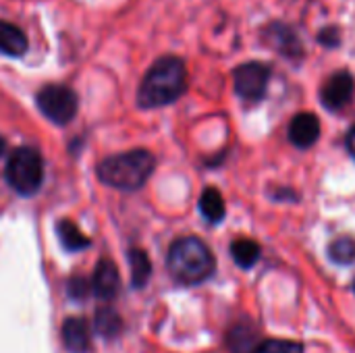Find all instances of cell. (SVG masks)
<instances>
[{
	"label": "cell",
	"mask_w": 355,
	"mask_h": 353,
	"mask_svg": "<svg viewBox=\"0 0 355 353\" xmlns=\"http://www.w3.org/2000/svg\"><path fill=\"white\" fill-rule=\"evenodd\" d=\"M187 89V69L179 56L158 58L141 79L137 102L141 108H158L173 104Z\"/></svg>",
	"instance_id": "obj_1"
},
{
	"label": "cell",
	"mask_w": 355,
	"mask_h": 353,
	"mask_svg": "<svg viewBox=\"0 0 355 353\" xmlns=\"http://www.w3.org/2000/svg\"><path fill=\"white\" fill-rule=\"evenodd\" d=\"M156 166V158L148 150H129L98 164V179L121 191H135L146 185Z\"/></svg>",
	"instance_id": "obj_2"
},
{
	"label": "cell",
	"mask_w": 355,
	"mask_h": 353,
	"mask_svg": "<svg viewBox=\"0 0 355 353\" xmlns=\"http://www.w3.org/2000/svg\"><path fill=\"white\" fill-rule=\"evenodd\" d=\"M166 266L175 281L183 285H200L214 275L216 260L202 239L181 237L171 246Z\"/></svg>",
	"instance_id": "obj_3"
},
{
	"label": "cell",
	"mask_w": 355,
	"mask_h": 353,
	"mask_svg": "<svg viewBox=\"0 0 355 353\" xmlns=\"http://www.w3.org/2000/svg\"><path fill=\"white\" fill-rule=\"evenodd\" d=\"M8 185L21 196H33L44 181V160L33 148H17L4 169Z\"/></svg>",
	"instance_id": "obj_4"
},
{
	"label": "cell",
	"mask_w": 355,
	"mask_h": 353,
	"mask_svg": "<svg viewBox=\"0 0 355 353\" xmlns=\"http://www.w3.org/2000/svg\"><path fill=\"white\" fill-rule=\"evenodd\" d=\"M37 106L52 123L67 125L77 114L79 98L69 85H46L37 92Z\"/></svg>",
	"instance_id": "obj_5"
},
{
	"label": "cell",
	"mask_w": 355,
	"mask_h": 353,
	"mask_svg": "<svg viewBox=\"0 0 355 353\" xmlns=\"http://www.w3.org/2000/svg\"><path fill=\"white\" fill-rule=\"evenodd\" d=\"M270 81V69L262 62H243L233 73L237 96L248 102H260L266 96Z\"/></svg>",
	"instance_id": "obj_6"
},
{
	"label": "cell",
	"mask_w": 355,
	"mask_h": 353,
	"mask_svg": "<svg viewBox=\"0 0 355 353\" xmlns=\"http://www.w3.org/2000/svg\"><path fill=\"white\" fill-rule=\"evenodd\" d=\"M355 81L352 73L347 71H339L333 77L327 79V83L320 89V100L329 110H341L345 108L352 98H354Z\"/></svg>",
	"instance_id": "obj_7"
},
{
	"label": "cell",
	"mask_w": 355,
	"mask_h": 353,
	"mask_svg": "<svg viewBox=\"0 0 355 353\" xmlns=\"http://www.w3.org/2000/svg\"><path fill=\"white\" fill-rule=\"evenodd\" d=\"M320 137V121L312 112H300L291 119L289 125V139L295 148L308 150Z\"/></svg>",
	"instance_id": "obj_8"
},
{
	"label": "cell",
	"mask_w": 355,
	"mask_h": 353,
	"mask_svg": "<svg viewBox=\"0 0 355 353\" xmlns=\"http://www.w3.org/2000/svg\"><path fill=\"white\" fill-rule=\"evenodd\" d=\"M119 287H121V279L116 266L110 260H100L92 277V293L104 302H110L116 298Z\"/></svg>",
	"instance_id": "obj_9"
},
{
	"label": "cell",
	"mask_w": 355,
	"mask_h": 353,
	"mask_svg": "<svg viewBox=\"0 0 355 353\" xmlns=\"http://www.w3.org/2000/svg\"><path fill=\"white\" fill-rule=\"evenodd\" d=\"M62 343L71 353H87L92 335L83 318H67L62 325Z\"/></svg>",
	"instance_id": "obj_10"
},
{
	"label": "cell",
	"mask_w": 355,
	"mask_h": 353,
	"mask_svg": "<svg viewBox=\"0 0 355 353\" xmlns=\"http://www.w3.org/2000/svg\"><path fill=\"white\" fill-rule=\"evenodd\" d=\"M266 40L277 50H281V54H285V56H300L302 54V44H300L297 35L287 25L272 23L266 31Z\"/></svg>",
	"instance_id": "obj_11"
},
{
	"label": "cell",
	"mask_w": 355,
	"mask_h": 353,
	"mask_svg": "<svg viewBox=\"0 0 355 353\" xmlns=\"http://www.w3.org/2000/svg\"><path fill=\"white\" fill-rule=\"evenodd\" d=\"M27 50V37L25 33L6 21H0V54L6 56H23Z\"/></svg>",
	"instance_id": "obj_12"
},
{
	"label": "cell",
	"mask_w": 355,
	"mask_h": 353,
	"mask_svg": "<svg viewBox=\"0 0 355 353\" xmlns=\"http://www.w3.org/2000/svg\"><path fill=\"white\" fill-rule=\"evenodd\" d=\"M200 212L210 225H218L225 218L227 208H225V200L218 189H214V187L204 189V193L200 196Z\"/></svg>",
	"instance_id": "obj_13"
},
{
	"label": "cell",
	"mask_w": 355,
	"mask_h": 353,
	"mask_svg": "<svg viewBox=\"0 0 355 353\" xmlns=\"http://www.w3.org/2000/svg\"><path fill=\"white\" fill-rule=\"evenodd\" d=\"M231 256L237 266L241 268H252L260 260V246L254 239H235L231 243Z\"/></svg>",
	"instance_id": "obj_14"
},
{
	"label": "cell",
	"mask_w": 355,
	"mask_h": 353,
	"mask_svg": "<svg viewBox=\"0 0 355 353\" xmlns=\"http://www.w3.org/2000/svg\"><path fill=\"white\" fill-rule=\"evenodd\" d=\"M56 233H58L62 248L69 252H79V250L89 246V239L79 231V227L73 221H60L56 225Z\"/></svg>",
	"instance_id": "obj_15"
},
{
	"label": "cell",
	"mask_w": 355,
	"mask_h": 353,
	"mask_svg": "<svg viewBox=\"0 0 355 353\" xmlns=\"http://www.w3.org/2000/svg\"><path fill=\"white\" fill-rule=\"evenodd\" d=\"M129 264H131V285L141 289L152 275V264H150L148 254L144 250H131Z\"/></svg>",
	"instance_id": "obj_16"
},
{
	"label": "cell",
	"mask_w": 355,
	"mask_h": 353,
	"mask_svg": "<svg viewBox=\"0 0 355 353\" xmlns=\"http://www.w3.org/2000/svg\"><path fill=\"white\" fill-rule=\"evenodd\" d=\"M94 322H96V331H98L102 337H106V339H112V337H116V335L123 331V320H121V316L116 314V310H112V308H102V310H98Z\"/></svg>",
	"instance_id": "obj_17"
},
{
	"label": "cell",
	"mask_w": 355,
	"mask_h": 353,
	"mask_svg": "<svg viewBox=\"0 0 355 353\" xmlns=\"http://www.w3.org/2000/svg\"><path fill=\"white\" fill-rule=\"evenodd\" d=\"M329 258L335 264H354L355 262V239L354 237H339L329 246Z\"/></svg>",
	"instance_id": "obj_18"
},
{
	"label": "cell",
	"mask_w": 355,
	"mask_h": 353,
	"mask_svg": "<svg viewBox=\"0 0 355 353\" xmlns=\"http://www.w3.org/2000/svg\"><path fill=\"white\" fill-rule=\"evenodd\" d=\"M252 353H304V345L291 339H268L258 343Z\"/></svg>",
	"instance_id": "obj_19"
},
{
	"label": "cell",
	"mask_w": 355,
	"mask_h": 353,
	"mask_svg": "<svg viewBox=\"0 0 355 353\" xmlns=\"http://www.w3.org/2000/svg\"><path fill=\"white\" fill-rule=\"evenodd\" d=\"M69 293H71V298H75V300H81V298H85L89 291H92V281H83L81 277H73L71 281H69Z\"/></svg>",
	"instance_id": "obj_20"
},
{
	"label": "cell",
	"mask_w": 355,
	"mask_h": 353,
	"mask_svg": "<svg viewBox=\"0 0 355 353\" xmlns=\"http://www.w3.org/2000/svg\"><path fill=\"white\" fill-rule=\"evenodd\" d=\"M345 146H347V150H349V154L355 158V127L347 133V139H345Z\"/></svg>",
	"instance_id": "obj_21"
},
{
	"label": "cell",
	"mask_w": 355,
	"mask_h": 353,
	"mask_svg": "<svg viewBox=\"0 0 355 353\" xmlns=\"http://www.w3.org/2000/svg\"><path fill=\"white\" fill-rule=\"evenodd\" d=\"M4 148H6V144H4V137L0 135V156L4 154Z\"/></svg>",
	"instance_id": "obj_22"
},
{
	"label": "cell",
	"mask_w": 355,
	"mask_h": 353,
	"mask_svg": "<svg viewBox=\"0 0 355 353\" xmlns=\"http://www.w3.org/2000/svg\"><path fill=\"white\" fill-rule=\"evenodd\" d=\"M354 291H355V283H354Z\"/></svg>",
	"instance_id": "obj_23"
}]
</instances>
